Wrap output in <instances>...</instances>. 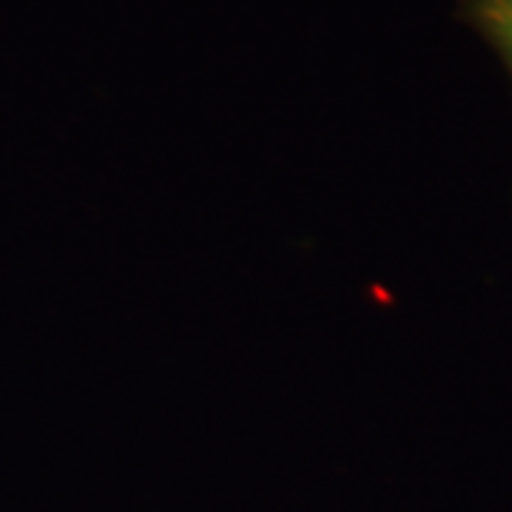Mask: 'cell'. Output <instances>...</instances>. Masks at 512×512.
Returning <instances> with one entry per match:
<instances>
[{
  "mask_svg": "<svg viewBox=\"0 0 512 512\" xmlns=\"http://www.w3.org/2000/svg\"><path fill=\"white\" fill-rule=\"evenodd\" d=\"M470 15L512 69V0H470Z\"/></svg>",
  "mask_w": 512,
  "mask_h": 512,
  "instance_id": "obj_1",
  "label": "cell"
}]
</instances>
